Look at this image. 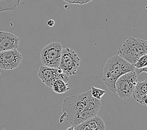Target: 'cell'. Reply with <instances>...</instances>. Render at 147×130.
Segmentation results:
<instances>
[{
    "mask_svg": "<svg viewBox=\"0 0 147 130\" xmlns=\"http://www.w3.org/2000/svg\"><path fill=\"white\" fill-rule=\"evenodd\" d=\"M101 103L91 96L90 90L65 98L62 103V119H66L73 127L97 115Z\"/></svg>",
    "mask_w": 147,
    "mask_h": 130,
    "instance_id": "6da1fadb",
    "label": "cell"
},
{
    "mask_svg": "<svg viewBox=\"0 0 147 130\" xmlns=\"http://www.w3.org/2000/svg\"><path fill=\"white\" fill-rule=\"evenodd\" d=\"M134 65L127 62L117 54L110 58L103 68L102 81L110 91L116 93L115 83L124 74L134 71Z\"/></svg>",
    "mask_w": 147,
    "mask_h": 130,
    "instance_id": "7a4b0ae2",
    "label": "cell"
},
{
    "mask_svg": "<svg viewBox=\"0 0 147 130\" xmlns=\"http://www.w3.org/2000/svg\"><path fill=\"white\" fill-rule=\"evenodd\" d=\"M147 41L129 37L123 43L119 46L117 55L125 60L134 65L142 56L146 55Z\"/></svg>",
    "mask_w": 147,
    "mask_h": 130,
    "instance_id": "3957f363",
    "label": "cell"
},
{
    "mask_svg": "<svg viewBox=\"0 0 147 130\" xmlns=\"http://www.w3.org/2000/svg\"><path fill=\"white\" fill-rule=\"evenodd\" d=\"M137 80V75L134 71L128 72L121 76L115 83V91L119 98L122 100L130 98Z\"/></svg>",
    "mask_w": 147,
    "mask_h": 130,
    "instance_id": "277c9868",
    "label": "cell"
},
{
    "mask_svg": "<svg viewBox=\"0 0 147 130\" xmlns=\"http://www.w3.org/2000/svg\"><path fill=\"white\" fill-rule=\"evenodd\" d=\"M63 48L58 42H53L41 51V62L43 66L58 68L61 57Z\"/></svg>",
    "mask_w": 147,
    "mask_h": 130,
    "instance_id": "5b68a950",
    "label": "cell"
},
{
    "mask_svg": "<svg viewBox=\"0 0 147 130\" xmlns=\"http://www.w3.org/2000/svg\"><path fill=\"white\" fill-rule=\"evenodd\" d=\"M80 65V58L76 53L69 48L63 49L58 68L65 75H75Z\"/></svg>",
    "mask_w": 147,
    "mask_h": 130,
    "instance_id": "8992f818",
    "label": "cell"
},
{
    "mask_svg": "<svg viewBox=\"0 0 147 130\" xmlns=\"http://www.w3.org/2000/svg\"><path fill=\"white\" fill-rule=\"evenodd\" d=\"M38 76L45 85L51 88V85L55 81L62 79L68 82V76L65 75L59 68H51L46 66H41L38 70Z\"/></svg>",
    "mask_w": 147,
    "mask_h": 130,
    "instance_id": "52a82bcc",
    "label": "cell"
},
{
    "mask_svg": "<svg viewBox=\"0 0 147 130\" xmlns=\"http://www.w3.org/2000/svg\"><path fill=\"white\" fill-rule=\"evenodd\" d=\"M22 55L17 50L0 52V69H14L18 68L22 61Z\"/></svg>",
    "mask_w": 147,
    "mask_h": 130,
    "instance_id": "ba28073f",
    "label": "cell"
},
{
    "mask_svg": "<svg viewBox=\"0 0 147 130\" xmlns=\"http://www.w3.org/2000/svg\"><path fill=\"white\" fill-rule=\"evenodd\" d=\"M19 43V38L15 34L6 31H0V52L16 50Z\"/></svg>",
    "mask_w": 147,
    "mask_h": 130,
    "instance_id": "9c48e42d",
    "label": "cell"
},
{
    "mask_svg": "<svg viewBox=\"0 0 147 130\" xmlns=\"http://www.w3.org/2000/svg\"><path fill=\"white\" fill-rule=\"evenodd\" d=\"M147 79L142 82L136 83L135 88L133 91L132 96L136 101L138 102L144 106H147Z\"/></svg>",
    "mask_w": 147,
    "mask_h": 130,
    "instance_id": "30bf717a",
    "label": "cell"
},
{
    "mask_svg": "<svg viewBox=\"0 0 147 130\" xmlns=\"http://www.w3.org/2000/svg\"><path fill=\"white\" fill-rule=\"evenodd\" d=\"M90 130H105V122L98 116H95L86 121Z\"/></svg>",
    "mask_w": 147,
    "mask_h": 130,
    "instance_id": "8fae6325",
    "label": "cell"
},
{
    "mask_svg": "<svg viewBox=\"0 0 147 130\" xmlns=\"http://www.w3.org/2000/svg\"><path fill=\"white\" fill-rule=\"evenodd\" d=\"M55 93L57 94H63L69 90L68 82L62 79H57L52 83L51 88Z\"/></svg>",
    "mask_w": 147,
    "mask_h": 130,
    "instance_id": "7c38bea8",
    "label": "cell"
},
{
    "mask_svg": "<svg viewBox=\"0 0 147 130\" xmlns=\"http://www.w3.org/2000/svg\"><path fill=\"white\" fill-rule=\"evenodd\" d=\"M21 0H0V12L15 10Z\"/></svg>",
    "mask_w": 147,
    "mask_h": 130,
    "instance_id": "4fadbf2b",
    "label": "cell"
},
{
    "mask_svg": "<svg viewBox=\"0 0 147 130\" xmlns=\"http://www.w3.org/2000/svg\"><path fill=\"white\" fill-rule=\"evenodd\" d=\"M91 96L96 100H101L105 94L106 93V91L102 89L98 88L95 87H92L90 90Z\"/></svg>",
    "mask_w": 147,
    "mask_h": 130,
    "instance_id": "5bb4252c",
    "label": "cell"
},
{
    "mask_svg": "<svg viewBox=\"0 0 147 130\" xmlns=\"http://www.w3.org/2000/svg\"><path fill=\"white\" fill-rule=\"evenodd\" d=\"M147 65V55H145L140 58L134 64L135 68H143Z\"/></svg>",
    "mask_w": 147,
    "mask_h": 130,
    "instance_id": "9a60e30c",
    "label": "cell"
},
{
    "mask_svg": "<svg viewBox=\"0 0 147 130\" xmlns=\"http://www.w3.org/2000/svg\"><path fill=\"white\" fill-rule=\"evenodd\" d=\"M64 1L69 3V4H75V5H83V0H63Z\"/></svg>",
    "mask_w": 147,
    "mask_h": 130,
    "instance_id": "2e32d148",
    "label": "cell"
},
{
    "mask_svg": "<svg viewBox=\"0 0 147 130\" xmlns=\"http://www.w3.org/2000/svg\"><path fill=\"white\" fill-rule=\"evenodd\" d=\"M147 71V67L146 66H145V67L143 68H135L134 69V72L136 73V75H138L140 74L141 73H146Z\"/></svg>",
    "mask_w": 147,
    "mask_h": 130,
    "instance_id": "e0dca14e",
    "label": "cell"
},
{
    "mask_svg": "<svg viewBox=\"0 0 147 130\" xmlns=\"http://www.w3.org/2000/svg\"><path fill=\"white\" fill-rule=\"evenodd\" d=\"M47 24H48V26L53 27L55 25V21L53 20H49L47 22Z\"/></svg>",
    "mask_w": 147,
    "mask_h": 130,
    "instance_id": "ac0fdd59",
    "label": "cell"
},
{
    "mask_svg": "<svg viewBox=\"0 0 147 130\" xmlns=\"http://www.w3.org/2000/svg\"><path fill=\"white\" fill-rule=\"evenodd\" d=\"M92 0H83V5L86 4V3H88L90 1H92Z\"/></svg>",
    "mask_w": 147,
    "mask_h": 130,
    "instance_id": "d6986e66",
    "label": "cell"
},
{
    "mask_svg": "<svg viewBox=\"0 0 147 130\" xmlns=\"http://www.w3.org/2000/svg\"><path fill=\"white\" fill-rule=\"evenodd\" d=\"M66 130H75V129H74V127H73V126H70V127L68 128Z\"/></svg>",
    "mask_w": 147,
    "mask_h": 130,
    "instance_id": "ffe728a7",
    "label": "cell"
}]
</instances>
